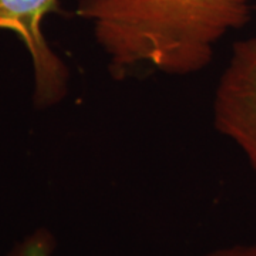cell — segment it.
Instances as JSON below:
<instances>
[{
    "label": "cell",
    "mask_w": 256,
    "mask_h": 256,
    "mask_svg": "<svg viewBox=\"0 0 256 256\" xmlns=\"http://www.w3.org/2000/svg\"><path fill=\"white\" fill-rule=\"evenodd\" d=\"M255 0H78L77 16L114 76L146 67L191 76L212 63L215 47L245 28Z\"/></svg>",
    "instance_id": "obj_1"
},
{
    "label": "cell",
    "mask_w": 256,
    "mask_h": 256,
    "mask_svg": "<svg viewBox=\"0 0 256 256\" xmlns=\"http://www.w3.org/2000/svg\"><path fill=\"white\" fill-rule=\"evenodd\" d=\"M58 10L60 0H0V30L14 33L30 56L37 108L54 107L68 94L70 70L43 33L47 16Z\"/></svg>",
    "instance_id": "obj_2"
},
{
    "label": "cell",
    "mask_w": 256,
    "mask_h": 256,
    "mask_svg": "<svg viewBox=\"0 0 256 256\" xmlns=\"http://www.w3.org/2000/svg\"><path fill=\"white\" fill-rule=\"evenodd\" d=\"M212 110L216 131L238 146L256 178V33L234 44Z\"/></svg>",
    "instance_id": "obj_3"
},
{
    "label": "cell",
    "mask_w": 256,
    "mask_h": 256,
    "mask_svg": "<svg viewBox=\"0 0 256 256\" xmlns=\"http://www.w3.org/2000/svg\"><path fill=\"white\" fill-rule=\"evenodd\" d=\"M56 239L48 229H37L12 248L8 256H53Z\"/></svg>",
    "instance_id": "obj_4"
},
{
    "label": "cell",
    "mask_w": 256,
    "mask_h": 256,
    "mask_svg": "<svg viewBox=\"0 0 256 256\" xmlns=\"http://www.w3.org/2000/svg\"><path fill=\"white\" fill-rule=\"evenodd\" d=\"M201 256H256V240L218 248Z\"/></svg>",
    "instance_id": "obj_5"
}]
</instances>
